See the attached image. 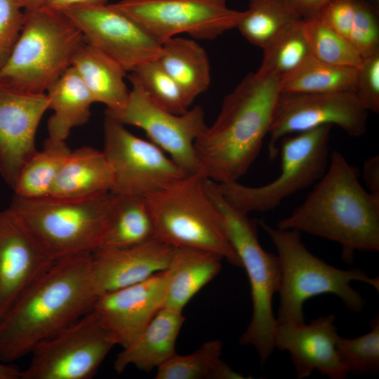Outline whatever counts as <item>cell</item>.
I'll use <instances>...</instances> for the list:
<instances>
[{"instance_id":"25","label":"cell","mask_w":379,"mask_h":379,"mask_svg":"<svg viewBox=\"0 0 379 379\" xmlns=\"http://www.w3.org/2000/svg\"><path fill=\"white\" fill-rule=\"evenodd\" d=\"M49 109L53 114L48 121V137L65 140L72 128L86 124L94 102L78 72L70 66L46 91Z\"/></svg>"},{"instance_id":"44","label":"cell","mask_w":379,"mask_h":379,"mask_svg":"<svg viewBox=\"0 0 379 379\" xmlns=\"http://www.w3.org/2000/svg\"><path fill=\"white\" fill-rule=\"evenodd\" d=\"M24 10H32L41 8L46 0H19Z\"/></svg>"},{"instance_id":"13","label":"cell","mask_w":379,"mask_h":379,"mask_svg":"<svg viewBox=\"0 0 379 379\" xmlns=\"http://www.w3.org/2000/svg\"><path fill=\"white\" fill-rule=\"evenodd\" d=\"M129 80L132 89L125 105L117 111H105V114L143 130L187 174L201 173L194 142L207 126L203 108L195 106L183 114H173L152 101L131 76Z\"/></svg>"},{"instance_id":"32","label":"cell","mask_w":379,"mask_h":379,"mask_svg":"<svg viewBox=\"0 0 379 379\" xmlns=\"http://www.w3.org/2000/svg\"><path fill=\"white\" fill-rule=\"evenodd\" d=\"M302 20L292 25L263 48V58L257 72L279 79L297 69L310 55Z\"/></svg>"},{"instance_id":"4","label":"cell","mask_w":379,"mask_h":379,"mask_svg":"<svg viewBox=\"0 0 379 379\" xmlns=\"http://www.w3.org/2000/svg\"><path fill=\"white\" fill-rule=\"evenodd\" d=\"M274 244L281 268L277 323L305 321V302L317 295L333 294L352 312L365 305L361 293L352 287V281L366 284L379 291L378 277H371L359 269L335 267L312 254L296 230L272 227L259 222Z\"/></svg>"},{"instance_id":"24","label":"cell","mask_w":379,"mask_h":379,"mask_svg":"<svg viewBox=\"0 0 379 379\" xmlns=\"http://www.w3.org/2000/svg\"><path fill=\"white\" fill-rule=\"evenodd\" d=\"M219 255L202 249L173 248L163 307L183 310L187 302L221 270Z\"/></svg>"},{"instance_id":"22","label":"cell","mask_w":379,"mask_h":379,"mask_svg":"<svg viewBox=\"0 0 379 379\" xmlns=\"http://www.w3.org/2000/svg\"><path fill=\"white\" fill-rule=\"evenodd\" d=\"M113 174L102 150L84 146L72 150L60 169L49 196L84 199L109 192Z\"/></svg>"},{"instance_id":"36","label":"cell","mask_w":379,"mask_h":379,"mask_svg":"<svg viewBox=\"0 0 379 379\" xmlns=\"http://www.w3.org/2000/svg\"><path fill=\"white\" fill-rule=\"evenodd\" d=\"M349 41L362 58L379 53L378 0H355Z\"/></svg>"},{"instance_id":"8","label":"cell","mask_w":379,"mask_h":379,"mask_svg":"<svg viewBox=\"0 0 379 379\" xmlns=\"http://www.w3.org/2000/svg\"><path fill=\"white\" fill-rule=\"evenodd\" d=\"M208 194L220 213L227 237L246 270L250 284L252 315L239 343L252 346L264 365L273 353L274 332L277 321L272 299L278 293L281 268L277 255L261 246L257 222L230 204L220 193L215 182L206 179Z\"/></svg>"},{"instance_id":"7","label":"cell","mask_w":379,"mask_h":379,"mask_svg":"<svg viewBox=\"0 0 379 379\" xmlns=\"http://www.w3.org/2000/svg\"><path fill=\"white\" fill-rule=\"evenodd\" d=\"M84 42L81 31L63 13L43 6L25 10L19 38L0 69V85L26 93H46Z\"/></svg>"},{"instance_id":"14","label":"cell","mask_w":379,"mask_h":379,"mask_svg":"<svg viewBox=\"0 0 379 379\" xmlns=\"http://www.w3.org/2000/svg\"><path fill=\"white\" fill-rule=\"evenodd\" d=\"M367 116L354 92H280L268 133L269 158L278 155L284 137L321 126L335 125L352 137H360L366 132Z\"/></svg>"},{"instance_id":"5","label":"cell","mask_w":379,"mask_h":379,"mask_svg":"<svg viewBox=\"0 0 379 379\" xmlns=\"http://www.w3.org/2000/svg\"><path fill=\"white\" fill-rule=\"evenodd\" d=\"M205 178L202 173L187 175L146 197L154 238L173 248L215 253L241 267L220 213L207 192Z\"/></svg>"},{"instance_id":"31","label":"cell","mask_w":379,"mask_h":379,"mask_svg":"<svg viewBox=\"0 0 379 379\" xmlns=\"http://www.w3.org/2000/svg\"><path fill=\"white\" fill-rule=\"evenodd\" d=\"M302 19L284 0H248V9L237 24L243 36L262 49Z\"/></svg>"},{"instance_id":"40","label":"cell","mask_w":379,"mask_h":379,"mask_svg":"<svg viewBox=\"0 0 379 379\" xmlns=\"http://www.w3.org/2000/svg\"><path fill=\"white\" fill-rule=\"evenodd\" d=\"M284 1L302 20H305L316 16L320 9L331 0Z\"/></svg>"},{"instance_id":"23","label":"cell","mask_w":379,"mask_h":379,"mask_svg":"<svg viewBox=\"0 0 379 379\" xmlns=\"http://www.w3.org/2000/svg\"><path fill=\"white\" fill-rule=\"evenodd\" d=\"M71 66L81 77L94 102L105 105L109 112L125 105L130 93L124 81L126 71L111 57L85 41L74 53Z\"/></svg>"},{"instance_id":"42","label":"cell","mask_w":379,"mask_h":379,"mask_svg":"<svg viewBox=\"0 0 379 379\" xmlns=\"http://www.w3.org/2000/svg\"><path fill=\"white\" fill-rule=\"evenodd\" d=\"M108 0H46L43 7L62 12L65 9L80 6H97L107 4Z\"/></svg>"},{"instance_id":"9","label":"cell","mask_w":379,"mask_h":379,"mask_svg":"<svg viewBox=\"0 0 379 379\" xmlns=\"http://www.w3.org/2000/svg\"><path fill=\"white\" fill-rule=\"evenodd\" d=\"M332 126L324 125L285 136L280 141L281 172L268 184L246 186L238 181L215 182L225 199L245 213L274 210L287 197L316 183L329 161Z\"/></svg>"},{"instance_id":"3","label":"cell","mask_w":379,"mask_h":379,"mask_svg":"<svg viewBox=\"0 0 379 379\" xmlns=\"http://www.w3.org/2000/svg\"><path fill=\"white\" fill-rule=\"evenodd\" d=\"M279 81L250 73L225 97L217 119L194 142L205 178L228 182L238 181L247 172L269 133Z\"/></svg>"},{"instance_id":"15","label":"cell","mask_w":379,"mask_h":379,"mask_svg":"<svg viewBox=\"0 0 379 379\" xmlns=\"http://www.w3.org/2000/svg\"><path fill=\"white\" fill-rule=\"evenodd\" d=\"M61 13L81 31L86 42L126 72L159 55L161 44L112 4L74 6Z\"/></svg>"},{"instance_id":"38","label":"cell","mask_w":379,"mask_h":379,"mask_svg":"<svg viewBox=\"0 0 379 379\" xmlns=\"http://www.w3.org/2000/svg\"><path fill=\"white\" fill-rule=\"evenodd\" d=\"M355 94L368 111L379 112V53L362 59L357 69Z\"/></svg>"},{"instance_id":"20","label":"cell","mask_w":379,"mask_h":379,"mask_svg":"<svg viewBox=\"0 0 379 379\" xmlns=\"http://www.w3.org/2000/svg\"><path fill=\"white\" fill-rule=\"evenodd\" d=\"M173 250L156 239L126 248H98L91 253L93 282L98 297L167 269Z\"/></svg>"},{"instance_id":"30","label":"cell","mask_w":379,"mask_h":379,"mask_svg":"<svg viewBox=\"0 0 379 379\" xmlns=\"http://www.w3.org/2000/svg\"><path fill=\"white\" fill-rule=\"evenodd\" d=\"M222 343L204 342L186 355L175 354L157 368L156 379H240L244 375L221 360Z\"/></svg>"},{"instance_id":"10","label":"cell","mask_w":379,"mask_h":379,"mask_svg":"<svg viewBox=\"0 0 379 379\" xmlns=\"http://www.w3.org/2000/svg\"><path fill=\"white\" fill-rule=\"evenodd\" d=\"M111 333L91 310L77 321L38 344L20 379H89L116 345Z\"/></svg>"},{"instance_id":"11","label":"cell","mask_w":379,"mask_h":379,"mask_svg":"<svg viewBox=\"0 0 379 379\" xmlns=\"http://www.w3.org/2000/svg\"><path fill=\"white\" fill-rule=\"evenodd\" d=\"M102 152L113 174L111 192L147 197L187 174L161 149L105 114Z\"/></svg>"},{"instance_id":"29","label":"cell","mask_w":379,"mask_h":379,"mask_svg":"<svg viewBox=\"0 0 379 379\" xmlns=\"http://www.w3.org/2000/svg\"><path fill=\"white\" fill-rule=\"evenodd\" d=\"M65 140L48 137L23 164L12 188L14 194L25 199L49 196L53 183L71 152Z\"/></svg>"},{"instance_id":"41","label":"cell","mask_w":379,"mask_h":379,"mask_svg":"<svg viewBox=\"0 0 379 379\" xmlns=\"http://www.w3.org/2000/svg\"><path fill=\"white\" fill-rule=\"evenodd\" d=\"M363 176L368 191L379 194V157L378 155L366 160L363 167Z\"/></svg>"},{"instance_id":"37","label":"cell","mask_w":379,"mask_h":379,"mask_svg":"<svg viewBox=\"0 0 379 379\" xmlns=\"http://www.w3.org/2000/svg\"><path fill=\"white\" fill-rule=\"evenodd\" d=\"M24 20L25 10L19 0H0V69L13 50Z\"/></svg>"},{"instance_id":"27","label":"cell","mask_w":379,"mask_h":379,"mask_svg":"<svg viewBox=\"0 0 379 379\" xmlns=\"http://www.w3.org/2000/svg\"><path fill=\"white\" fill-rule=\"evenodd\" d=\"M153 239L154 226L146 197L115 194L109 221L98 248H126Z\"/></svg>"},{"instance_id":"1","label":"cell","mask_w":379,"mask_h":379,"mask_svg":"<svg viewBox=\"0 0 379 379\" xmlns=\"http://www.w3.org/2000/svg\"><path fill=\"white\" fill-rule=\"evenodd\" d=\"M91 253L55 260L0 320V361L11 364L90 312Z\"/></svg>"},{"instance_id":"18","label":"cell","mask_w":379,"mask_h":379,"mask_svg":"<svg viewBox=\"0 0 379 379\" xmlns=\"http://www.w3.org/2000/svg\"><path fill=\"white\" fill-rule=\"evenodd\" d=\"M48 109L46 93H26L0 85V174L11 188L23 164L37 150V128Z\"/></svg>"},{"instance_id":"33","label":"cell","mask_w":379,"mask_h":379,"mask_svg":"<svg viewBox=\"0 0 379 379\" xmlns=\"http://www.w3.org/2000/svg\"><path fill=\"white\" fill-rule=\"evenodd\" d=\"M302 27L312 56L334 65L359 67L363 58L350 41L318 17L302 20Z\"/></svg>"},{"instance_id":"17","label":"cell","mask_w":379,"mask_h":379,"mask_svg":"<svg viewBox=\"0 0 379 379\" xmlns=\"http://www.w3.org/2000/svg\"><path fill=\"white\" fill-rule=\"evenodd\" d=\"M169 270L99 295L93 307L103 326L122 347L131 343L164 306Z\"/></svg>"},{"instance_id":"12","label":"cell","mask_w":379,"mask_h":379,"mask_svg":"<svg viewBox=\"0 0 379 379\" xmlns=\"http://www.w3.org/2000/svg\"><path fill=\"white\" fill-rule=\"evenodd\" d=\"M161 44L180 34L213 39L234 28L244 15L226 0H121L112 4Z\"/></svg>"},{"instance_id":"39","label":"cell","mask_w":379,"mask_h":379,"mask_svg":"<svg viewBox=\"0 0 379 379\" xmlns=\"http://www.w3.org/2000/svg\"><path fill=\"white\" fill-rule=\"evenodd\" d=\"M355 0H331L316 15L325 25L349 40L354 15Z\"/></svg>"},{"instance_id":"19","label":"cell","mask_w":379,"mask_h":379,"mask_svg":"<svg viewBox=\"0 0 379 379\" xmlns=\"http://www.w3.org/2000/svg\"><path fill=\"white\" fill-rule=\"evenodd\" d=\"M335 316L319 317L308 324L277 323L274 332V347L287 351L296 378L304 379L317 371L330 379H344L347 374L336 350L340 337Z\"/></svg>"},{"instance_id":"35","label":"cell","mask_w":379,"mask_h":379,"mask_svg":"<svg viewBox=\"0 0 379 379\" xmlns=\"http://www.w3.org/2000/svg\"><path fill=\"white\" fill-rule=\"evenodd\" d=\"M370 331L362 335L339 337L336 350L347 374H376L379 371V316L370 321Z\"/></svg>"},{"instance_id":"2","label":"cell","mask_w":379,"mask_h":379,"mask_svg":"<svg viewBox=\"0 0 379 379\" xmlns=\"http://www.w3.org/2000/svg\"><path fill=\"white\" fill-rule=\"evenodd\" d=\"M338 243L350 263L357 252L379 251V194L365 190L355 169L338 151L305 201L277 223Z\"/></svg>"},{"instance_id":"34","label":"cell","mask_w":379,"mask_h":379,"mask_svg":"<svg viewBox=\"0 0 379 379\" xmlns=\"http://www.w3.org/2000/svg\"><path fill=\"white\" fill-rule=\"evenodd\" d=\"M149 98L158 106L175 114L187 111L191 105L175 81L160 65L157 58L147 61L130 74Z\"/></svg>"},{"instance_id":"26","label":"cell","mask_w":379,"mask_h":379,"mask_svg":"<svg viewBox=\"0 0 379 379\" xmlns=\"http://www.w3.org/2000/svg\"><path fill=\"white\" fill-rule=\"evenodd\" d=\"M157 60L190 105L208 89L211 82L208 55L194 40L174 36L164 41Z\"/></svg>"},{"instance_id":"28","label":"cell","mask_w":379,"mask_h":379,"mask_svg":"<svg viewBox=\"0 0 379 379\" xmlns=\"http://www.w3.org/2000/svg\"><path fill=\"white\" fill-rule=\"evenodd\" d=\"M357 69L331 65L310 55L297 69L280 79V92L355 93Z\"/></svg>"},{"instance_id":"43","label":"cell","mask_w":379,"mask_h":379,"mask_svg":"<svg viewBox=\"0 0 379 379\" xmlns=\"http://www.w3.org/2000/svg\"><path fill=\"white\" fill-rule=\"evenodd\" d=\"M20 373L18 367L0 362V379H20Z\"/></svg>"},{"instance_id":"6","label":"cell","mask_w":379,"mask_h":379,"mask_svg":"<svg viewBox=\"0 0 379 379\" xmlns=\"http://www.w3.org/2000/svg\"><path fill=\"white\" fill-rule=\"evenodd\" d=\"M114 200L111 192L77 199H25L14 194L10 208L55 261L92 253L100 246Z\"/></svg>"},{"instance_id":"21","label":"cell","mask_w":379,"mask_h":379,"mask_svg":"<svg viewBox=\"0 0 379 379\" xmlns=\"http://www.w3.org/2000/svg\"><path fill=\"white\" fill-rule=\"evenodd\" d=\"M182 312L162 307L142 331L117 354L114 368L121 373L129 366L149 372L173 357L185 322Z\"/></svg>"},{"instance_id":"16","label":"cell","mask_w":379,"mask_h":379,"mask_svg":"<svg viewBox=\"0 0 379 379\" xmlns=\"http://www.w3.org/2000/svg\"><path fill=\"white\" fill-rule=\"evenodd\" d=\"M54 262L13 210L0 211V320Z\"/></svg>"}]
</instances>
